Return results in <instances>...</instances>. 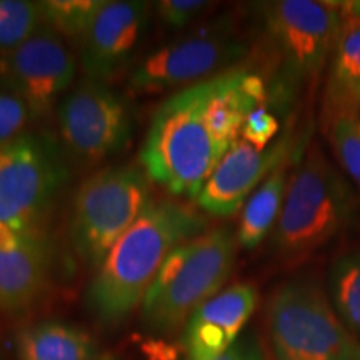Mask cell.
Returning <instances> with one entry per match:
<instances>
[{
	"mask_svg": "<svg viewBox=\"0 0 360 360\" xmlns=\"http://www.w3.org/2000/svg\"><path fill=\"white\" fill-rule=\"evenodd\" d=\"M278 129H281L278 119L264 103V105H259L257 109L250 112L249 117L245 119L240 135L245 142L264 150V148L269 147L270 141L278 134Z\"/></svg>",
	"mask_w": 360,
	"mask_h": 360,
	"instance_id": "obj_23",
	"label": "cell"
},
{
	"mask_svg": "<svg viewBox=\"0 0 360 360\" xmlns=\"http://www.w3.org/2000/svg\"><path fill=\"white\" fill-rule=\"evenodd\" d=\"M75 57L65 39L51 27L0 56V77L34 119L51 114L75 75Z\"/></svg>",
	"mask_w": 360,
	"mask_h": 360,
	"instance_id": "obj_11",
	"label": "cell"
},
{
	"mask_svg": "<svg viewBox=\"0 0 360 360\" xmlns=\"http://www.w3.org/2000/svg\"><path fill=\"white\" fill-rule=\"evenodd\" d=\"M102 4L103 0H44L39 8L44 25L80 42Z\"/></svg>",
	"mask_w": 360,
	"mask_h": 360,
	"instance_id": "obj_21",
	"label": "cell"
},
{
	"mask_svg": "<svg viewBox=\"0 0 360 360\" xmlns=\"http://www.w3.org/2000/svg\"><path fill=\"white\" fill-rule=\"evenodd\" d=\"M357 197L342 174L310 142L287 184L285 199L274 231V250L297 262L322 249L352 222Z\"/></svg>",
	"mask_w": 360,
	"mask_h": 360,
	"instance_id": "obj_3",
	"label": "cell"
},
{
	"mask_svg": "<svg viewBox=\"0 0 360 360\" xmlns=\"http://www.w3.org/2000/svg\"><path fill=\"white\" fill-rule=\"evenodd\" d=\"M265 102L264 77L244 67L174 94L155 110L143 141L148 179L174 197L197 199L247 117Z\"/></svg>",
	"mask_w": 360,
	"mask_h": 360,
	"instance_id": "obj_1",
	"label": "cell"
},
{
	"mask_svg": "<svg viewBox=\"0 0 360 360\" xmlns=\"http://www.w3.org/2000/svg\"><path fill=\"white\" fill-rule=\"evenodd\" d=\"M292 142L289 132L264 150L244 139L237 141L205 182L195 199L197 204L217 217H229L238 212L262 180L289 159Z\"/></svg>",
	"mask_w": 360,
	"mask_h": 360,
	"instance_id": "obj_12",
	"label": "cell"
},
{
	"mask_svg": "<svg viewBox=\"0 0 360 360\" xmlns=\"http://www.w3.org/2000/svg\"><path fill=\"white\" fill-rule=\"evenodd\" d=\"M259 304L257 287L238 282L202 304L186 323L184 349L188 360H215L238 340Z\"/></svg>",
	"mask_w": 360,
	"mask_h": 360,
	"instance_id": "obj_14",
	"label": "cell"
},
{
	"mask_svg": "<svg viewBox=\"0 0 360 360\" xmlns=\"http://www.w3.org/2000/svg\"><path fill=\"white\" fill-rule=\"evenodd\" d=\"M344 11L350 13V15L360 17V0H355V2H347L344 6Z\"/></svg>",
	"mask_w": 360,
	"mask_h": 360,
	"instance_id": "obj_28",
	"label": "cell"
},
{
	"mask_svg": "<svg viewBox=\"0 0 360 360\" xmlns=\"http://www.w3.org/2000/svg\"><path fill=\"white\" fill-rule=\"evenodd\" d=\"M269 335L277 360H360V340L317 281L297 277L270 297Z\"/></svg>",
	"mask_w": 360,
	"mask_h": 360,
	"instance_id": "obj_6",
	"label": "cell"
},
{
	"mask_svg": "<svg viewBox=\"0 0 360 360\" xmlns=\"http://www.w3.org/2000/svg\"><path fill=\"white\" fill-rule=\"evenodd\" d=\"M249 44L233 29L231 19H220L209 29L164 45L143 58L130 75V89L159 94L191 87L236 69L249 53Z\"/></svg>",
	"mask_w": 360,
	"mask_h": 360,
	"instance_id": "obj_10",
	"label": "cell"
},
{
	"mask_svg": "<svg viewBox=\"0 0 360 360\" xmlns=\"http://www.w3.org/2000/svg\"><path fill=\"white\" fill-rule=\"evenodd\" d=\"M67 160L47 134H20L0 143V222L25 236H44L69 180Z\"/></svg>",
	"mask_w": 360,
	"mask_h": 360,
	"instance_id": "obj_7",
	"label": "cell"
},
{
	"mask_svg": "<svg viewBox=\"0 0 360 360\" xmlns=\"http://www.w3.org/2000/svg\"><path fill=\"white\" fill-rule=\"evenodd\" d=\"M29 112L19 98L0 90V143L19 137L24 130Z\"/></svg>",
	"mask_w": 360,
	"mask_h": 360,
	"instance_id": "obj_25",
	"label": "cell"
},
{
	"mask_svg": "<svg viewBox=\"0 0 360 360\" xmlns=\"http://www.w3.org/2000/svg\"><path fill=\"white\" fill-rule=\"evenodd\" d=\"M34 236H25L6 222H0V252H8L19 249Z\"/></svg>",
	"mask_w": 360,
	"mask_h": 360,
	"instance_id": "obj_27",
	"label": "cell"
},
{
	"mask_svg": "<svg viewBox=\"0 0 360 360\" xmlns=\"http://www.w3.org/2000/svg\"><path fill=\"white\" fill-rule=\"evenodd\" d=\"M209 6L204 0H162L155 4V12L164 25L182 29L205 12Z\"/></svg>",
	"mask_w": 360,
	"mask_h": 360,
	"instance_id": "obj_24",
	"label": "cell"
},
{
	"mask_svg": "<svg viewBox=\"0 0 360 360\" xmlns=\"http://www.w3.org/2000/svg\"><path fill=\"white\" fill-rule=\"evenodd\" d=\"M328 299L345 327L360 337V250L340 255L330 265Z\"/></svg>",
	"mask_w": 360,
	"mask_h": 360,
	"instance_id": "obj_19",
	"label": "cell"
},
{
	"mask_svg": "<svg viewBox=\"0 0 360 360\" xmlns=\"http://www.w3.org/2000/svg\"><path fill=\"white\" fill-rule=\"evenodd\" d=\"M53 247L47 236H34L15 250L0 252V310L20 314L47 294L53 274Z\"/></svg>",
	"mask_w": 360,
	"mask_h": 360,
	"instance_id": "obj_15",
	"label": "cell"
},
{
	"mask_svg": "<svg viewBox=\"0 0 360 360\" xmlns=\"http://www.w3.org/2000/svg\"><path fill=\"white\" fill-rule=\"evenodd\" d=\"M102 360H114V359H110V357H107V359H102Z\"/></svg>",
	"mask_w": 360,
	"mask_h": 360,
	"instance_id": "obj_29",
	"label": "cell"
},
{
	"mask_svg": "<svg viewBox=\"0 0 360 360\" xmlns=\"http://www.w3.org/2000/svg\"><path fill=\"white\" fill-rule=\"evenodd\" d=\"M42 25L39 2L0 0V52L12 51Z\"/></svg>",
	"mask_w": 360,
	"mask_h": 360,
	"instance_id": "obj_22",
	"label": "cell"
},
{
	"mask_svg": "<svg viewBox=\"0 0 360 360\" xmlns=\"http://www.w3.org/2000/svg\"><path fill=\"white\" fill-rule=\"evenodd\" d=\"M237 233L227 225L192 238L169 255L157 274L142 307L150 334L170 335L192 314L217 295L231 277L237 255Z\"/></svg>",
	"mask_w": 360,
	"mask_h": 360,
	"instance_id": "obj_4",
	"label": "cell"
},
{
	"mask_svg": "<svg viewBox=\"0 0 360 360\" xmlns=\"http://www.w3.org/2000/svg\"><path fill=\"white\" fill-rule=\"evenodd\" d=\"M287 191V160L264 180L242 210L237 229L238 245L250 250L264 240L274 222H277Z\"/></svg>",
	"mask_w": 360,
	"mask_h": 360,
	"instance_id": "obj_18",
	"label": "cell"
},
{
	"mask_svg": "<svg viewBox=\"0 0 360 360\" xmlns=\"http://www.w3.org/2000/svg\"><path fill=\"white\" fill-rule=\"evenodd\" d=\"M57 122L67 159L80 167L122 150L134 130L129 102L103 80L89 77L58 103Z\"/></svg>",
	"mask_w": 360,
	"mask_h": 360,
	"instance_id": "obj_9",
	"label": "cell"
},
{
	"mask_svg": "<svg viewBox=\"0 0 360 360\" xmlns=\"http://www.w3.org/2000/svg\"><path fill=\"white\" fill-rule=\"evenodd\" d=\"M96 352L92 335L65 322H39L17 335L20 360H92Z\"/></svg>",
	"mask_w": 360,
	"mask_h": 360,
	"instance_id": "obj_17",
	"label": "cell"
},
{
	"mask_svg": "<svg viewBox=\"0 0 360 360\" xmlns=\"http://www.w3.org/2000/svg\"><path fill=\"white\" fill-rule=\"evenodd\" d=\"M215 360H265V357L259 340L254 335H244Z\"/></svg>",
	"mask_w": 360,
	"mask_h": 360,
	"instance_id": "obj_26",
	"label": "cell"
},
{
	"mask_svg": "<svg viewBox=\"0 0 360 360\" xmlns=\"http://www.w3.org/2000/svg\"><path fill=\"white\" fill-rule=\"evenodd\" d=\"M345 12V11H344ZM334 112L360 114V17H342L322 115Z\"/></svg>",
	"mask_w": 360,
	"mask_h": 360,
	"instance_id": "obj_16",
	"label": "cell"
},
{
	"mask_svg": "<svg viewBox=\"0 0 360 360\" xmlns=\"http://www.w3.org/2000/svg\"><path fill=\"white\" fill-rule=\"evenodd\" d=\"M335 159L350 180L360 188V114L359 112H334L322 115Z\"/></svg>",
	"mask_w": 360,
	"mask_h": 360,
	"instance_id": "obj_20",
	"label": "cell"
},
{
	"mask_svg": "<svg viewBox=\"0 0 360 360\" xmlns=\"http://www.w3.org/2000/svg\"><path fill=\"white\" fill-rule=\"evenodd\" d=\"M150 7L139 0H103L80 40V60L89 79L105 80L122 70L147 32Z\"/></svg>",
	"mask_w": 360,
	"mask_h": 360,
	"instance_id": "obj_13",
	"label": "cell"
},
{
	"mask_svg": "<svg viewBox=\"0 0 360 360\" xmlns=\"http://www.w3.org/2000/svg\"><path fill=\"white\" fill-rule=\"evenodd\" d=\"M262 17L278 57L274 94L278 103H289L300 85L317 79L335 51L340 8L314 0H276L262 4Z\"/></svg>",
	"mask_w": 360,
	"mask_h": 360,
	"instance_id": "obj_8",
	"label": "cell"
},
{
	"mask_svg": "<svg viewBox=\"0 0 360 360\" xmlns=\"http://www.w3.org/2000/svg\"><path fill=\"white\" fill-rule=\"evenodd\" d=\"M204 232L207 219L199 210L152 197L90 282L85 302L94 317L103 326L124 322L146 300L169 255Z\"/></svg>",
	"mask_w": 360,
	"mask_h": 360,
	"instance_id": "obj_2",
	"label": "cell"
},
{
	"mask_svg": "<svg viewBox=\"0 0 360 360\" xmlns=\"http://www.w3.org/2000/svg\"><path fill=\"white\" fill-rule=\"evenodd\" d=\"M150 200V179L143 169L119 165L97 170L72 199V249L87 267L98 269Z\"/></svg>",
	"mask_w": 360,
	"mask_h": 360,
	"instance_id": "obj_5",
	"label": "cell"
}]
</instances>
